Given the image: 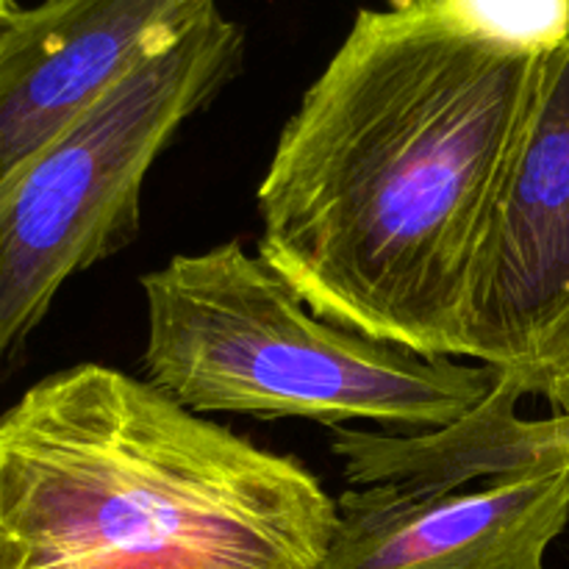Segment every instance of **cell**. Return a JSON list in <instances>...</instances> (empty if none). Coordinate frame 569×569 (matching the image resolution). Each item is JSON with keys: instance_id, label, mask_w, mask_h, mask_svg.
<instances>
[{"instance_id": "6", "label": "cell", "mask_w": 569, "mask_h": 569, "mask_svg": "<svg viewBox=\"0 0 569 569\" xmlns=\"http://www.w3.org/2000/svg\"><path fill=\"white\" fill-rule=\"evenodd\" d=\"M569 526V465L465 489L348 487L320 569H545Z\"/></svg>"}, {"instance_id": "10", "label": "cell", "mask_w": 569, "mask_h": 569, "mask_svg": "<svg viewBox=\"0 0 569 569\" xmlns=\"http://www.w3.org/2000/svg\"><path fill=\"white\" fill-rule=\"evenodd\" d=\"M545 398L556 406V415L569 417V365L559 372V378H556L553 387L548 389V395H545Z\"/></svg>"}, {"instance_id": "5", "label": "cell", "mask_w": 569, "mask_h": 569, "mask_svg": "<svg viewBox=\"0 0 569 569\" xmlns=\"http://www.w3.org/2000/svg\"><path fill=\"white\" fill-rule=\"evenodd\" d=\"M461 359L511 372L542 398L569 365V39L545 59L478 267Z\"/></svg>"}, {"instance_id": "2", "label": "cell", "mask_w": 569, "mask_h": 569, "mask_svg": "<svg viewBox=\"0 0 569 569\" xmlns=\"http://www.w3.org/2000/svg\"><path fill=\"white\" fill-rule=\"evenodd\" d=\"M337 500L114 367L78 365L0 415V569H320Z\"/></svg>"}, {"instance_id": "11", "label": "cell", "mask_w": 569, "mask_h": 569, "mask_svg": "<svg viewBox=\"0 0 569 569\" xmlns=\"http://www.w3.org/2000/svg\"><path fill=\"white\" fill-rule=\"evenodd\" d=\"M17 9H20V6H17L14 0H0V31H3L6 22H9L11 17H14Z\"/></svg>"}, {"instance_id": "4", "label": "cell", "mask_w": 569, "mask_h": 569, "mask_svg": "<svg viewBox=\"0 0 569 569\" xmlns=\"http://www.w3.org/2000/svg\"><path fill=\"white\" fill-rule=\"evenodd\" d=\"M242 59L244 31L211 6L0 181V361L76 272L137 237L150 167Z\"/></svg>"}, {"instance_id": "3", "label": "cell", "mask_w": 569, "mask_h": 569, "mask_svg": "<svg viewBox=\"0 0 569 569\" xmlns=\"http://www.w3.org/2000/svg\"><path fill=\"white\" fill-rule=\"evenodd\" d=\"M139 283L144 376L194 415L433 431L481 403L500 376L326 320L239 242L172 256Z\"/></svg>"}, {"instance_id": "1", "label": "cell", "mask_w": 569, "mask_h": 569, "mask_svg": "<svg viewBox=\"0 0 569 569\" xmlns=\"http://www.w3.org/2000/svg\"><path fill=\"white\" fill-rule=\"evenodd\" d=\"M548 56L426 0L365 9L259 187V256L326 320L461 359L478 267Z\"/></svg>"}, {"instance_id": "12", "label": "cell", "mask_w": 569, "mask_h": 569, "mask_svg": "<svg viewBox=\"0 0 569 569\" xmlns=\"http://www.w3.org/2000/svg\"><path fill=\"white\" fill-rule=\"evenodd\" d=\"M561 417H565V415H561ZM567 420H569V417H567Z\"/></svg>"}, {"instance_id": "8", "label": "cell", "mask_w": 569, "mask_h": 569, "mask_svg": "<svg viewBox=\"0 0 569 569\" xmlns=\"http://www.w3.org/2000/svg\"><path fill=\"white\" fill-rule=\"evenodd\" d=\"M526 395L520 378L500 372L492 392L450 426L411 437L337 426L333 453L342 459L348 487L406 492L478 487L569 465V420L561 415L526 420L520 415Z\"/></svg>"}, {"instance_id": "7", "label": "cell", "mask_w": 569, "mask_h": 569, "mask_svg": "<svg viewBox=\"0 0 569 569\" xmlns=\"http://www.w3.org/2000/svg\"><path fill=\"white\" fill-rule=\"evenodd\" d=\"M217 0H42L0 31V181Z\"/></svg>"}, {"instance_id": "9", "label": "cell", "mask_w": 569, "mask_h": 569, "mask_svg": "<svg viewBox=\"0 0 569 569\" xmlns=\"http://www.w3.org/2000/svg\"><path fill=\"white\" fill-rule=\"evenodd\" d=\"M453 26L526 56H550L569 39V0H426Z\"/></svg>"}]
</instances>
